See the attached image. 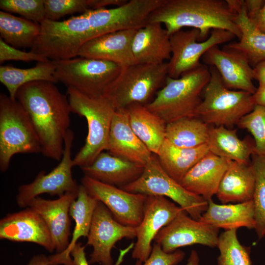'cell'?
Here are the masks:
<instances>
[{
	"instance_id": "cell-13",
	"label": "cell",
	"mask_w": 265,
	"mask_h": 265,
	"mask_svg": "<svg viewBox=\"0 0 265 265\" xmlns=\"http://www.w3.org/2000/svg\"><path fill=\"white\" fill-rule=\"evenodd\" d=\"M82 185L93 197L104 204L121 224L136 227L143 216L147 195L126 191L84 175Z\"/></svg>"
},
{
	"instance_id": "cell-1",
	"label": "cell",
	"mask_w": 265,
	"mask_h": 265,
	"mask_svg": "<svg viewBox=\"0 0 265 265\" xmlns=\"http://www.w3.org/2000/svg\"><path fill=\"white\" fill-rule=\"evenodd\" d=\"M54 83L40 80L25 84L17 91L16 99L31 119L40 140L41 153L59 161L72 111L67 96Z\"/></svg>"
},
{
	"instance_id": "cell-31",
	"label": "cell",
	"mask_w": 265,
	"mask_h": 265,
	"mask_svg": "<svg viewBox=\"0 0 265 265\" xmlns=\"http://www.w3.org/2000/svg\"><path fill=\"white\" fill-rule=\"evenodd\" d=\"M54 72V65L50 60L38 62L34 67L25 69L1 65L0 81L7 89L9 96L15 100L17 91L25 84L40 80L56 83Z\"/></svg>"
},
{
	"instance_id": "cell-42",
	"label": "cell",
	"mask_w": 265,
	"mask_h": 265,
	"mask_svg": "<svg viewBox=\"0 0 265 265\" xmlns=\"http://www.w3.org/2000/svg\"><path fill=\"white\" fill-rule=\"evenodd\" d=\"M128 1V0H89L90 10L106 8L108 5L122 6Z\"/></svg>"
},
{
	"instance_id": "cell-41",
	"label": "cell",
	"mask_w": 265,
	"mask_h": 265,
	"mask_svg": "<svg viewBox=\"0 0 265 265\" xmlns=\"http://www.w3.org/2000/svg\"><path fill=\"white\" fill-rule=\"evenodd\" d=\"M134 246V243L132 242L126 248L120 249L117 261L113 265H121L125 256L133 248ZM85 248L81 243L77 242L72 248L70 254L74 265H89V263L86 257Z\"/></svg>"
},
{
	"instance_id": "cell-20",
	"label": "cell",
	"mask_w": 265,
	"mask_h": 265,
	"mask_svg": "<svg viewBox=\"0 0 265 265\" xmlns=\"http://www.w3.org/2000/svg\"><path fill=\"white\" fill-rule=\"evenodd\" d=\"M135 29L108 33L85 43L78 56L112 62L122 67L135 63L132 52V41Z\"/></svg>"
},
{
	"instance_id": "cell-30",
	"label": "cell",
	"mask_w": 265,
	"mask_h": 265,
	"mask_svg": "<svg viewBox=\"0 0 265 265\" xmlns=\"http://www.w3.org/2000/svg\"><path fill=\"white\" fill-rule=\"evenodd\" d=\"M236 12L235 22L241 31V37L238 42L230 43L224 48L243 55L253 68L265 60V34L258 31L250 22L244 0Z\"/></svg>"
},
{
	"instance_id": "cell-10",
	"label": "cell",
	"mask_w": 265,
	"mask_h": 265,
	"mask_svg": "<svg viewBox=\"0 0 265 265\" xmlns=\"http://www.w3.org/2000/svg\"><path fill=\"white\" fill-rule=\"evenodd\" d=\"M231 32L214 29L209 38L199 41L200 31L195 28L180 30L170 36L171 55L168 64V76L178 79L201 63L200 59L211 48L235 38Z\"/></svg>"
},
{
	"instance_id": "cell-2",
	"label": "cell",
	"mask_w": 265,
	"mask_h": 265,
	"mask_svg": "<svg viewBox=\"0 0 265 265\" xmlns=\"http://www.w3.org/2000/svg\"><path fill=\"white\" fill-rule=\"evenodd\" d=\"M236 14L227 0H163L149 14L147 23L164 25L169 36L185 27L198 29L200 42L214 29L230 31L240 39Z\"/></svg>"
},
{
	"instance_id": "cell-46",
	"label": "cell",
	"mask_w": 265,
	"mask_h": 265,
	"mask_svg": "<svg viewBox=\"0 0 265 265\" xmlns=\"http://www.w3.org/2000/svg\"><path fill=\"white\" fill-rule=\"evenodd\" d=\"M252 98L255 105L265 106V85L259 86L256 92L252 94Z\"/></svg>"
},
{
	"instance_id": "cell-44",
	"label": "cell",
	"mask_w": 265,
	"mask_h": 265,
	"mask_svg": "<svg viewBox=\"0 0 265 265\" xmlns=\"http://www.w3.org/2000/svg\"><path fill=\"white\" fill-rule=\"evenodd\" d=\"M249 19L258 31L265 34V4L255 16Z\"/></svg>"
},
{
	"instance_id": "cell-32",
	"label": "cell",
	"mask_w": 265,
	"mask_h": 265,
	"mask_svg": "<svg viewBox=\"0 0 265 265\" xmlns=\"http://www.w3.org/2000/svg\"><path fill=\"white\" fill-rule=\"evenodd\" d=\"M210 125L197 116L182 118L166 124L165 139L180 148L207 144Z\"/></svg>"
},
{
	"instance_id": "cell-43",
	"label": "cell",
	"mask_w": 265,
	"mask_h": 265,
	"mask_svg": "<svg viewBox=\"0 0 265 265\" xmlns=\"http://www.w3.org/2000/svg\"><path fill=\"white\" fill-rule=\"evenodd\" d=\"M244 5L249 19L255 16L264 6L265 0H245Z\"/></svg>"
},
{
	"instance_id": "cell-5",
	"label": "cell",
	"mask_w": 265,
	"mask_h": 265,
	"mask_svg": "<svg viewBox=\"0 0 265 265\" xmlns=\"http://www.w3.org/2000/svg\"><path fill=\"white\" fill-rule=\"evenodd\" d=\"M167 77V62L159 64L135 63L122 67L103 96L116 110L135 104L146 106L164 86Z\"/></svg>"
},
{
	"instance_id": "cell-12",
	"label": "cell",
	"mask_w": 265,
	"mask_h": 265,
	"mask_svg": "<svg viewBox=\"0 0 265 265\" xmlns=\"http://www.w3.org/2000/svg\"><path fill=\"white\" fill-rule=\"evenodd\" d=\"M136 236V227L119 223L106 207L98 201L87 237V244L93 247L89 263L113 265L111 252L116 242L123 238L133 239Z\"/></svg>"
},
{
	"instance_id": "cell-8",
	"label": "cell",
	"mask_w": 265,
	"mask_h": 265,
	"mask_svg": "<svg viewBox=\"0 0 265 265\" xmlns=\"http://www.w3.org/2000/svg\"><path fill=\"white\" fill-rule=\"evenodd\" d=\"M52 61L57 82L90 97L103 96L122 68L112 62L80 56Z\"/></svg>"
},
{
	"instance_id": "cell-26",
	"label": "cell",
	"mask_w": 265,
	"mask_h": 265,
	"mask_svg": "<svg viewBox=\"0 0 265 265\" xmlns=\"http://www.w3.org/2000/svg\"><path fill=\"white\" fill-rule=\"evenodd\" d=\"M237 132V129L210 125L207 143L210 151L227 159L250 162V157L255 154L254 140L249 136L241 139Z\"/></svg>"
},
{
	"instance_id": "cell-28",
	"label": "cell",
	"mask_w": 265,
	"mask_h": 265,
	"mask_svg": "<svg viewBox=\"0 0 265 265\" xmlns=\"http://www.w3.org/2000/svg\"><path fill=\"white\" fill-rule=\"evenodd\" d=\"M126 109L134 133L151 152L157 155L165 139L167 124L146 106L135 104Z\"/></svg>"
},
{
	"instance_id": "cell-48",
	"label": "cell",
	"mask_w": 265,
	"mask_h": 265,
	"mask_svg": "<svg viewBox=\"0 0 265 265\" xmlns=\"http://www.w3.org/2000/svg\"><path fill=\"white\" fill-rule=\"evenodd\" d=\"M199 262L200 259L197 252L195 250H192L185 265H200Z\"/></svg>"
},
{
	"instance_id": "cell-18",
	"label": "cell",
	"mask_w": 265,
	"mask_h": 265,
	"mask_svg": "<svg viewBox=\"0 0 265 265\" xmlns=\"http://www.w3.org/2000/svg\"><path fill=\"white\" fill-rule=\"evenodd\" d=\"M78 191L66 192L55 200L45 199L38 196L32 199L28 205V207L39 213L46 223L57 253L64 251L69 244L70 208L77 197Z\"/></svg>"
},
{
	"instance_id": "cell-40",
	"label": "cell",
	"mask_w": 265,
	"mask_h": 265,
	"mask_svg": "<svg viewBox=\"0 0 265 265\" xmlns=\"http://www.w3.org/2000/svg\"><path fill=\"white\" fill-rule=\"evenodd\" d=\"M8 60L30 62H45L50 60L47 58L31 51L27 52L14 48L0 38V63Z\"/></svg>"
},
{
	"instance_id": "cell-19",
	"label": "cell",
	"mask_w": 265,
	"mask_h": 265,
	"mask_svg": "<svg viewBox=\"0 0 265 265\" xmlns=\"http://www.w3.org/2000/svg\"><path fill=\"white\" fill-rule=\"evenodd\" d=\"M106 150L112 155L144 166L153 155L132 131L126 109L115 110Z\"/></svg>"
},
{
	"instance_id": "cell-14",
	"label": "cell",
	"mask_w": 265,
	"mask_h": 265,
	"mask_svg": "<svg viewBox=\"0 0 265 265\" xmlns=\"http://www.w3.org/2000/svg\"><path fill=\"white\" fill-rule=\"evenodd\" d=\"M219 229L193 219L183 210L159 231L154 240L167 253L196 244L215 247L218 244Z\"/></svg>"
},
{
	"instance_id": "cell-17",
	"label": "cell",
	"mask_w": 265,
	"mask_h": 265,
	"mask_svg": "<svg viewBox=\"0 0 265 265\" xmlns=\"http://www.w3.org/2000/svg\"><path fill=\"white\" fill-rule=\"evenodd\" d=\"M0 238L35 243L50 252L54 250L46 223L39 213L29 207L9 213L0 219Z\"/></svg>"
},
{
	"instance_id": "cell-29",
	"label": "cell",
	"mask_w": 265,
	"mask_h": 265,
	"mask_svg": "<svg viewBox=\"0 0 265 265\" xmlns=\"http://www.w3.org/2000/svg\"><path fill=\"white\" fill-rule=\"evenodd\" d=\"M209 152L207 144L184 148L176 147L165 139L157 156L165 171L180 184L186 174Z\"/></svg>"
},
{
	"instance_id": "cell-22",
	"label": "cell",
	"mask_w": 265,
	"mask_h": 265,
	"mask_svg": "<svg viewBox=\"0 0 265 265\" xmlns=\"http://www.w3.org/2000/svg\"><path fill=\"white\" fill-rule=\"evenodd\" d=\"M231 161L210 151L186 174L180 184L208 201L216 194Z\"/></svg>"
},
{
	"instance_id": "cell-15",
	"label": "cell",
	"mask_w": 265,
	"mask_h": 265,
	"mask_svg": "<svg viewBox=\"0 0 265 265\" xmlns=\"http://www.w3.org/2000/svg\"><path fill=\"white\" fill-rule=\"evenodd\" d=\"M183 210L165 197L147 195L143 218L136 227L137 240L132 252V258L145 262L151 254L152 242L157 235Z\"/></svg>"
},
{
	"instance_id": "cell-27",
	"label": "cell",
	"mask_w": 265,
	"mask_h": 265,
	"mask_svg": "<svg viewBox=\"0 0 265 265\" xmlns=\"http://www.w3.org/2000/svg\"><path fill=\"white\" fill-rule=\"evenodd\" d=\"M98 202L82 185H80L77 197L72 203L69 211L70 216L75 222L72 238L66 250L51 256L54 265H74L71 251L79 238L87 237Z\"/></svg>"
},
{
	"instance_id": "cell-7",
	"label": "cell",
	"mask_w": 265,
	"mask_h": 265,
	"mask_svg": "<svg viewBox=\"0 0 265 265\" xmlns=\"http://www.w3.org/2000/svg\"><path fill=\"white\" fill-rule=\"evenodd\" d=\"M40 153V140L27 111L16 99L0 93V171H7L16 154Z\"/></svg>"
},
{
	"instance_id": "cell-23",
	"label": "cell",
	"mask_w": 265,
	"mask_h": 265,
	"mask_svg": "<svg viewBox=\"0 0 265 265\" xmlns=\"http://www.w3.org/2000/svg\"><path fill=\"white\" fill-rule=\"evenodd\" d=\"M80 169L84 175L121 188L136 180L144 166L104 151L91 164Z\"/></svg>"
},
{
	"instance_id": "cell-45",
	"label": "cell",
	"mask_w": 265,
	"mask_h": 265,
	"mask_svg": "<svg viewBox=\"0 0 265 265\" xmlns=\"http://www.w3.org/2000/svg\"><path fill=\"white\" fill-rule=\"evenodd\" d=\"M253 78L259 83V86L265 85V60L253 68Z\"/></svg>"
},
{
	"instance_id": "cell-16",
	"label": "cell",
	"mask_w": 265,
	"mask_h": 265,
	"mask_svg": "<svg viewBox=\"0 0 265 265\" xmlns=\"http://www.w3.org/2000/svg\"><path fill=\"white\" fill-rule=\"evenodd\" d=\"M204 64L214 67L224 85L229 89L254 94L253 68L245 56L236 51L218 46L211 48L202 57Z\"/></svg>"
},
{
	"instance_id": "cell-37",
	"label": "cell",
	"mask_w": 265,
	"mask_h": 265,
	"mask_svg": "<svg viewBox=\"0 0 265 265\" xmlns=\"http://www.w3.org/2000/svg\"><path fill=\"white\" fill-rule=\"evenodd\" d=\"M0 8L39 24L45 19L44 0H0Z\"/></svg>"
},
{
	"instance_id": "cell-24",
	"label": "cell",
	"mask_w": 265,
	"mask_h": 265,
	"mask_svg": "<svg viewBox=\"0 0 265 265\" xmlns=\"http://www.w3.org/2000/svg\"><path fill=\"white\" fill-rule=\"evenodd\" d=\"M255 176L251 161L231 160L218 186L216 195L223 204L253 200Z\"/></svg>"
},
{
	"instance_id": "cell-38",
	"label": "cell",
	"mask_w": 265,
	"mask_h": 265,
	"mask_svg": "<svg viewBox=\"0 0 265 265\" xmlns=\"http://www.w3.org/2000/svg\"><path fill=\"white\" fill-rule=\"evenodd\" d=\"M45 19L58 20L64 16L90 10L89 0H44Z\"/></svg>"
},
{
	"instance_id": "cell-4",
	"label": "cell",
	"mask_w": 265,
	"mask_h": 265,
	"mask_svg": "<svg viewBox=\"0 0 265 265\" xmlns=\"http://www.w3.org/2000/svg\"><path fill=\"white\" fill-rule=\"evenodd\" d=\"M72 112L85 118L88 133L84 145L73 158L74 166L91 164L106 149L112 120L116 110L105 96L90 97L67 88Z\"/></svg>"
},
{
	"instance_id": "cell-6",
	"label": "cell",
	"mask_w": 265,
	"mask_h": 265,
	"mask_svg": "<svg viewBox=\"0 0 265 265\" xmlns=\"http://www.w3.org/2000/svg\"><path fill=\"white\" fill-rule=\"evenodd\" d=\"M209 70L210 79L203 91L196 116L209 125L231 129L254 109L252 94L228 89L216 69L210 66Z\"/></svg>"
},
{
	"instance_id": "cell-36",
	"label": "cell",
	"mask_w": 265,
	"mask_h": 265,
	"mask_svg": "<svg viewBox=\"0 0 265 265\" xmlns=\"http://www.w3.org/2000/svg\"><path fill=\"white\" fill-rule=\"evenodd\" d=\"M237 125L252 135L255 144L254 154L265 158V106L256 105Z\"/></svg>"
},
{
	"instance_id": "cell-3",
	"label": "cell",
	"mask_w": 265,
	"mask_h": 265,
	"mask_svg": "<svg viewBox=\"0 0 265 265\" xmlns=\"http://www.w3.org/2000/svg\"><path fill=\"white\" fill-rule=\"evenodd\" d=\"M208 66L201 64L178 79L167 77L164 86L146 106L166 124L196 116L203 91L210 79Z\"/></svg>"
},
{
	"instance_id": "cell-35",
	"label": "cell",
	"mask_w": 265,
	"mask_h": 265,
	"mask_svg": "<svg viewBox=\"0 0 265 265\" xmlns=\"http://www.w3.org/2000/svg\"><path fill=\"white\" fill-rule=\"evenodd\" d=\"M251 163L255 176L253 201L254 206V229L259 239L265 236V158L253 155Z\"/></svg>"
},
{
	"instance_id": "cell-34",
	"label": "cell",
	"mask_w": 265,
	"mask_h": 265,
	"mask_svg": "<svg viewBox=\"0 0 265 265\" xmlns=\"http://www.w3.org/2000/svg\"><path fill=\"white\" fill-rule=\"evenodd\" d=\"M236 229L225 230L218 237V265H252L250 247L239 241Z\"/></svg>"
},
{
	"instance_id": "cell-39",
	"label": "cell",
	"mask_w": 265,
	"mask_h": 265,
	"mask_svg": "<svg viewBox=\"0 0 265 265\" xmlns=\"http://www.w3.org/2000/svg\"><path fill=\"white\" fill-rule=\"evenodd\" d=\"M185 257V253L180 250L167 253L159 244L155 243L147 260L143 263L137 260L134 265H177L183 260Z\"/></svg>"
},
{
	"instance_id": "cell-9",
	"label": "cell",
	"mask_w": 265,
	"mask_h": 265,
	"mask_svg": "<svg viewBox=\"0 0 265 265\" xmlns=\"http://www.w3.org/2000/svg\"><path fill=\"white\" fill-rule=\"evenodd\" d=\"M121 188L134 193L168 197L197 220L208 208L207 201L189 192L171 178L162 167L157 155L154 154L145 165L141 176Z\"/></svg>"
},
{
	"instance_id": "cell-11",
	"label": "cell",
	"mask_w": 265,
	"mask_h": 265,
	"mask_svg": "<svg viewBox=\"0 0 265 265\" xmlns=\"http://www.w3.org/2000/svg\"><path fill=\"white\" fill-rule=\"evenodd\" d=\"M74 138L73 132L69 129L65 137L62 157L58 165L49 173L40 171L32 182L19 186L16 196L18 206L28 207L30 201L41 194L59 197L68 192L79 191L80 185L73 179L72 173L74 166L71 157Z\"/></svg>"
},
{
	"instance_id": "cell-33",
	"label": "cell",
	"mask_w": 265,
	"mask_h": 265,
	"mask_svg": "<svg viewBox=\"0 0 265 265\" xmlns=\"http://www.w3.org/2000/svg\"><path fill=\"white\" fill-rule=\"evenodd\" d=\"M40 31V24L0 11V38L7 44L16 48L31 49Z\"/></svg>"
},
{
	"instance_id": "cell-25",
	"label": "cell",
	"mask_w": 265,
	"mask_h": 265,
	"mask_svg": "<svg viewBox=\"0 0 265 265\" xmlns=\"http://www.w3.org/2000/svg\"><path fill=\"white\" fill-rule=\"evenodd\" d=\"M199 221L217 228L229 230L245 227L254 229V206L253 200L234 204L219 205L212 199Z\"/></svg>"
},
{
	"instance_id": "cell-47",
	"label": "cell",
	"mask_w": 265,
	"mask_h": 265,
	"mask_svg": "<svg viewBox=\"0 0 265 265\" xmlns=\"http://www.w3.org/2000/svg\"><path fill=\"white\" fill-rule=\"evenodd\" d=\"M27 265H52L49 257L44 254L33 256Z\"/></svg>"
},
{
	"instance_id": "cell-21",
	"label": "cell",
	"mask_w": 265,
	"mask_h": 265,
	"mask_svg": "<svg viewBox=\"0 0 265 265\" xmlns=\"http://www.w3.org/2000/svg\"><path fill=\"white\" fill-rule=\"evenodd\" d=\"M162 25L147 23L136 30L132 44L135 63L159 64L170 59V36Z\"/></svg>"
}]
</instances>
